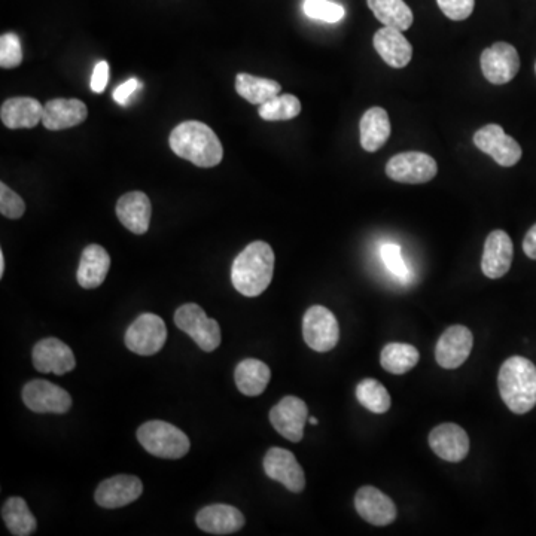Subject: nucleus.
<instances>
[{
	"mask_svg": "<svg viewBox=\"0 0 536 536\" xmlns=\"http://www.w3.org/2000/svg\"><path fill=\"white\" fill-rule=\"evenodd\" d=\"M23 62L20 38L14 33H5L0 38V66L3 69H14Z\"/></svg>",
	"mask_w": 536,
	"mask_h": 536,
	"instance_id": "obj_35",
	"label": "nucleus"
},
{
	"mask_svg": "<svg viewBox=\"0 0 536 536\" xmlns=\"http://www.w3.org/2000/svg\"><path fill=\"white\" fill-rule=\"evenodd\" d=\"M443 14L453 21L467 20L474 11L475 0H437Z\"/></svg>",
	"mask_w": 536,
	"mask_h": 536,
	"instance_id": "obj_38",
	"label": "nucleus"
},
{
	"mask_svg": "<svg viewBox=\"0 0 536 536\" xmlns=\"http://www.w3.org/2000/svg\"><path fill=\"white\" fill-rule=\"evenodd\" d=\"M23 401L35 413L65 414L72 407L69 392L47 380H32L23 389Z\"/></svg>",
	"mask_w": 536,
	"mask_h": 536,
	"instance_id": "obj_11",
	"label": "nucleus"
},
{
	"mask_svg": "<svg viewBox=\"0 0 536 536\" xmlns=\"http://www.w3.org/2000/svg\"><path fill=\"white\" fill-rule=\"evenodd\" d=\"M472 346H474V337L469 328L464 325H453L447 328L435 347L437 364L446 370L461 367L471 355Z\"/></svg>",
	"mask_w": 536,
	"mask_h": 536,
	"instance_id": "obj_14",
	"label": "nucleus"
},
{
	"mask_svg": "<svg viewBox=\"0 0 536 536\" xmlns=\"http://www.w3.org/2000/svg\"><path fill=\"white\" fill-rule=\"evenodd\" d=\"M142 492L143 484L139 478L134 475H115L99 484L94 498L99 507L114 510L137 501Z\"/></svg>",
	"mask_w": 536,
	"mask_h": 536,
	"instance_id": "obj_19",
	"label": "nucleus"
},
{
	"mask_svg": "<svg viewBox=\"0 0 536 536\" xmlns=\"http://www.w3.org/2000/svg\"><path fill=\"white\" fill-rule=\"evenodd\" d=\"M355 508L359 516L373 526H389L397 519L394 501L377 487H361L356 492Z\"/></svg>",
	"mask_w": 536,
	"mask_h": 536,
	"instance_id": "obj_16",
	"label": "nucleus"
},
{
	"mask_svg": "<svg viewBox=\"0 0 536 536\" xmlns=\"http://www.w3.org/2000/svg\"><path fill=\"white\" fill-rule=\"evenodd\" d=\"M264 471L268 478L283 484L289 492L300 493L306 487L304 469L289 450L280 447L268 450L264 458Z\"/></svg>",
	"mask_w": 536,
	"mask_h": 536,
	"instance_id": "obj_13",
	"label": "nucleus"
},
{
	"mask_svg": "<svg viewBox=\"0 0 536 536\" xmlns=\"http://www.w3.org/2000/svg\"><path fill=\"white\" fill-rule=\"evenodd\" d=\"M380 255H382L383 263L386 268L391 271L392 274L398 277H407L408 268L405 266L404 258H402V249L400 245L395 243H385L380 248Z\"/></svg>",
	"mask_w": 536,
	"mask_h": 536,
	"instance_id": "obj_37",
	"label": "nucleus"
},
{
	"mask_svg": "<svg viewBox=\"0 0 536 536\" xmlns=\"http://www.w3.org/2000/svg\"><path fill=\"white\" fill-rule=\"evenodd\" d=\"M26 212V203L5 182L0 184V213L8 219H18Z\"/></svg>",
	"mask_w": 536,
	"mask_h": 536,
	"instance_id": "obj_36",
	"label": "nucleus"
},
{
	"mask_svg": "<svg viewBox=\"0 0 536 536\" xmlns=\"http://www.w3.org/2000/svg\"><path fill=\"white\" fill-rule=\"evenodd\" d=\"M361 146L367 152H376L385 146L391 137V121L388 112L383 108H371L362 115L361 123Z\"/></svg>",
	"mask_w": 536,
	"mask_h": 536,
	"instance_id": "obj_26",
	"label": "nucleus"
},
{
	"mask_svg": "<svg viewBox=\"0 0 536 536\" xmlns=\"http://www.w3.org/2000/svg\"><path fill=\"white\" fill-rule=\"evenodd\" d=\"M167 328L163 319L154 313H143L127 330L126 346L136 355L151 356L163 349Z\"/></svg>",
	"mask_w": 536,
	"mask_h": 536,
	"instance_id": "obj_8",
	"label": "nucleus"
},
{
	"mask_svg": "<svg viewBox=\"0 0 536 536\" xmlns=\"http://www.w3.org/2000/svg\"><path fill=\"white\" fill-rule=\"evenodd\" d=\"M170 148L178 157L191 161L201 169L218 166L224 148L216 133L200 121H185L170 134Z\"/></svg>",
	"mask_w": 536,
	"mask_h": 536,
	"instance_id": "obj_1",
	"label": "nucleus"
},
{
	"mask_svg": "<svg viewBox=\"0 0 536 536\" xmlns=\"http://www.w3.org/2000/svg\"><path fill=\"white\" fill-rule=\"evenodd\" d=\"M374 48L386 65L402 69L413 59V47L401 30L394 27H383L377 30L373 39Z\"/></svg>",
	"mask_w": 536,
	"mask_h": 536,
	"instance_id": "obj_22",
	"label": "nucleus"
},
{
	"mask_svg": "<svg viewBox=\"0 0 536 536\" xmlns=\"http://www.w3.org/2000/svg\"><path fill=\"white\" fill-rule=\"evenodd\" d=\"M301 112V102L292 94H282V96L273 97L264 105L260 106V117L263 120L270 121H289L298 117Z\"/></svg>",
	"mask_w": 536,
	"mask_h": 536,
	"instance_id": "obj_33",
	"label": "nucleus"
},
{
	"mask_svg": "<svg viewBox=\"0 0 536 536\" xmlns=\"http://www.w3.org/2000/svg\"><path fill=\"white\" fill-rule=\"evenodd\" d=\"M236 91L240 97L252 105H264L273 97L279 96L282 85L273 79L258 78L249 73H239L236 78Z\"/></svg>",
	"mask_w": 536,
	"mask_h": 536,
	"instance_id": "obj_29",
	"label": "nucleus"
},
{
	"mask_svg": "<svg viewBox=\"0 0 536 536\" xmlns=\"http://www.w3.org/2000/svg\"><path fill=\"white\" fill-rule=\"evenodd\" d=\"M523 251L531 260H536V224L526 234L523 240Z\"/></svg>",
	"mask_w": 536,
	"mask_h": 536,
	"instance_id": "obj_41",
	"label": "nucleus"
},
{
	"mask_svg": "<svg viewBox=\"0 0 536 536\" xmlns=\"http://www.w3.org/2000/svg\"><path fill=\"white\" fill-rule=\"evenodd\" d=\"M309 419L306 402L297 397H285L277 402L270 411L273 428L292 443L303 440L304 426Z\"/></svg>",
	"mask_w": 536,
	"mask_h": 536,
	"instance_id": "obj_12",
	"label": "nucleus"
},
{
	"mask_svg": "<svg viewBox=\"0 0 536 536\" xmlns=\"http://www.w3.org/2000/svg\"><path fill=\"white\" fill-rule=\"evenodd\" d=\"M303 9L307 17L327 23H338L346 14L343 6L331 0H304Z\"/></svg>",
	"mask_w": 536,
	"mask_h": 536,
	"instance_id": "obj_34",
	"label": "nucleus"
},
{
	"mask_svg": "<svg viewBox=\"0 0 536 536\" xmlns=\"http://www.w3.org/2000/svg\"><path fill=\"white\" fill-rule=\"evenodd\" d=\"M429 446L438 458L455 464L467 458L469 437L467 431L456 423H443L432 429Z\"/></svg>",
	"mask_w": 536,
	"mask_h": 536,
	"instance_id": "obj_17",
	"label": "nucleus"
},
{
	"mask_svg": "<svg viewBox=\"0 0 536 536\" xmlns=\"http://www.w3.org/2000/svg\"><path fill=\"white\" fill-rule=\"evenodd\" d=\"M33 365L39 373L63 376L76 367L72 349L59 338H44L36 343L32 353Z\"/></svg>",
	"mask_w": 536,
	"mask_h": 536,
	"instance_id": "obj_15",
	"label": "nucleus"
},
{
	"mask_svg": "<svg viewBox=\"0 0 536 536\" xmlns=\"http://www.w3.org/2000/svg\"><path fill=\"white\" fill-rule=\"evenodd\" d=\"M419 359V350L411 344L389 343L383 347L380 364L388 373L401 376L413 370Z\"/></svg>",
	"mask_w": 536,
	"mask_h": 536,
	"instance_id": "obj_31",
	"label": "nucleus"
},
{
	"mask_svg": "<svg viewBox=\"0 0 536 536\" xmlns=\"http://www.w3.org/2000/svg\"><path fill=\"white\" fill-rule=\"evenodd\" d=\"M3 273H5V255L0 251V277H3Z\"/></svg>",
	"mask_w": 536,
	"mask_h": 536,
	"instance_id": "obj_42",
	"label": "nucleus"
},
{
	"mask_svg": "<svg viewBox=\"0 0 536 536\" xmlns=\"http://www.w3.org/2000/svg\"><path fill=\"white\" fill-rule=\"evenodd\" d=\"M270 379V368L258 359H245L237 365L236 371H234L237 388L246 397H258V395L263 394Z\"/></svg>",
	"mask_w": 536,
	"mask_h": 536,
	"instance_id": "obj_27",
	"label": "nucleus"
},
{
	"mask_svg": "<svg viewBox=\"0 0 536 536\" xmlns=\"http://www.w3.org/2000/svg\"><path fill=\"white\" fill-rule=\"evenodd\" d=\"M142 87V84H140L139 79L132 78L129 79V81L124 82V84H121L120 87L117 88V90L114 91V100L117 103H120V105H129L130 99H132V96L134 93H136L139 88Z\"/></svg>",
	"mask_w": 536,
	"mask_h": 536,
	"instance_id": "obj_40",
	"label": "nucleus"
},
{
	"mask_svg": "<svg viewBox=\"0 0 536 536\" xmlns=\"http://www.w3.org/2000/svg\"><path fill=\"white\" fill-rule=\"evenodd\" d=\"M367 3L374 17L386 27H394L404 32L413 24V11L404 0H367Z\"/></svg>",
	"mask_w": 536,
	"mask_h": 536,
	"instance_id": "obj_30",
	"label": "nucleus"
},
{
	"mask_svg": "<svg viewBox=\"0 0 536 536\" xmlns=\"http://www.w3.org/2000/svg\"><path fill=\"white\" fill-rule=\"evenodd\" d=\"M437 173V161L425 152H401L386 164V175L400 184H426L431 182Z\"/></svg>",
	"mask_w": 536,
	"mask_h": 536,
	"instance_id": "obj_6",
	"label": "nucleus"
},
{
	"mask_svg": "<svg viewBox=\"0 0 536 536\" xmlns=\"http://www.w3.org/2000/svg\"><path fill=\"white\" fill-rule=\"evenodd\" d=\"M481 72L493 85L513 81L520 70V57L516 48L507 42H496L481 53Z\"/></svg>",
	"mask_w": 536,
	"mask_h": 536,
	"instance_id": "obj_10",
	"label": "nucleus"
},
{
	"mask_svg": "<svg viewBox=\"0 0 536 536\" xmlns=\"http://www.w3.org/2000/svg\"><path fill=\"white\" fill-rule=\"evenodd\" d=\"M474 145L502 167L516 166L523 154L517 140L508 136L498 124H487L475 132Z\"/></svg>",
	"mask_w": 536,
	"mask_h": 536,
	"instance_id": "obj_9",
	"label": "nucleus"
},
{
	"mask_svg": "<svg viewBox=\"0 0 536 536\" xmlns=\"http://www.w3.org/2000/svg\"><path fill=\"white\" fill-rule=\"evenodd\" d=\"M137 440L146 452L161 459H181L190 452V438L172 423L151 420L137 429Z\"/></svg>",
	"mask_w": 536,
	"mask_h": 536,
	"instance_id": "obj_4",
	"label": "nucleus"
},
{
	"mask_svg": "<svg viewBox=\"0 0 536 536\" xmlns=\"http://www.w3.org/2000/svg\"><path fill=\"white\" fill-rule=\"evenodd\" d=\"M309 422L312 423V425H318L319 420L316 419V417H309Z\"/></svg>",
	"mask_w": 536,
	"mask_h": 536,
	"instance_id": "obj_43",
	"label": "nucleus"
},
{
	"mask_svg": "<svg viewBox=\"0 0 536 536\" xmlns=\"http://www.w3.org/2000/svg\"><path fill=\"white\" fill-rule=\"evenodd\" d=\"M175 324L179 330L190 335L203 352H213L221 344V327L210 319L199 304L188 303L175 313Z\"/></svg>",
	"mask_w": 536,
	"mask_h": 536,
	"instance_id": "obj_5",
	"label": "nucleus"
},
{
	"mask_svg": "<svg viewBox=\"0 0 536 536\" xmlns=\"http://www.w3.org/2000/svg\"><path fill=\"white\" fill-rule=\"evenodd\" d=\"M356 398L362 407L371 413L383 414L389 411L392 401L385 386L376 379H364L356 386Z\"/></svg>",
	"mask_w": 536,
	"mask_h": 536,
	"instance_id": "obj_32",
	"label": "nucleus"
},
{
	"mask_svg": "<svg viewBox=\"0 0 536 536\" xmlns=\"http://www.w3.org/2000/svg\"><path fill=\"white\" fill-rule=\"evenodd\" d=\"M196 523L206 534L231 535L236 534L245 526V516L236 507L215 504L199 511Z\"/></svg>",
	"mask_w": 536,
	"mask_h": 536,
	"instance_id": "obj_20",
	"label": "nucleus"
},
{
	"mask_svg": "<svg viewBox=\"0 0 536 536\" xmlns=\"http://www.w3.org/2000/svg\"><path fill=\"white\" fill-rule=\"evenodd\" d=\"M109 82V65L108 62H99L93 70V76H91V90L94 93H103L108 87Z\"/></svg>",
	"mask_w": 536,
	"mask_h": 536,
	"instance_id": "obj_39",
	"label": "nucleus"
},
{
	"mask_svg": "<svg viewBox=\"0 0 536 536\" xmlns=\"http://www.w3.org/2000/svg\"><path fill=\"white\" fill-rule=\"evenodd\" d=\"M502 401L516 414H526L536 405V367L523 356H511L498 376Z\"/></svg>",
	"mask_w": 536,
	"mask_h": 536,
	"instance_id": "obj_3",
	"label": "nucleus"
},
{
	"mask_svg": "<svg viewBox=\"0 0 536 536\" xmlns=\"http://www.w3.org/2000/svg\"><path fill=\"white\" fill-rule=\"evenodd\" d=\"M0 118L8 129H33L44 118V106L33 97H14L3 102Z\"/></svg>",
	"mask_w": 536,
	"mask_h": 536,
	"instance_id": "obj_23",
	"label": "nucleus"
},
{
	"mask_svg": "<svg viewBox=\"0 0 536 536\" xmlns=\"http://www.w3.org/2000/svg\"><path fill=\"white\" fill-rule=\"evenodd\" d=\"M535 70H536V65H535Z\"/></svg>",
	"mask_w": 536,
	"mask_h": 536,
	"instance_id": "obj_44",
	"label": "nucleus"
},
{
	"mask_svg": "<svg viewBox=\"0 0 536 536\" xmlns=\"http://www.w3.org/2000/svg\"><path fill=\"white\" fill-rule=\"evenodd\" d=\"M151 201L142 191L124 194L117 203V216L121 224L133 234H145L151 224Z\"/></svg>",
	"mask_w": 536,
	"mask_h": 536,
	"instance_id": "obj_24",
	"label": "nucleus"
},
{
	"mask_svg": "<svg viewBox=\"0 0 536 536\" xmlns=\"http://www.w3.org/2000/svg\"><path fill=\"white\" fill-rule=\"evenodd\" d=\"M303 337L316 352H330L340 340V327L334 313L324 306H313L303 318Z\"/></svg>",
	"mask_w": 536,
	"mask_h": 536,
	"instance_id": "obj_7",
	"label": "nucleus"
},
{
	"mask_svg": "<svg viewBox=\"0 0 536 536\" xmlns=\"http://www.w3.org/2000/svg\"><path fill=\"white\" fill-rule=\"evenodd\" d=\"M111 268V257L100 245H88L82 252L76 280L85 289H96L105 282Z\"/></svg>",
	"mask_w": 536,
	"mask_h": 536,
	"instance_id": "obj_25",
	"label": "nucleus"
},
{
	"mask_svg": "<svg viewBox=\"0 0 536 536\" xmlns=\"http://www.w3.org/2000/svg\"><path fill=\"white\" fill-rule=\"evenodd\" d=\"M88 117L87 105L78 99H54L45 103L42 124L45 129L59 132L84 123Z\"/></svg>",
	"mask_w": 536,
	"mask_h": 536,
	"instance_id": "obj_21",
	"label": "nucleus"
},
{
	"mask_svg": "<svg viewBox=\"0 0 536 536\" xmlns=\"http://www.w3.org/2000/svg\"><path fill=\"white\" fill-rule=\"evenodd\" d=\"M2 519L8 531L15 536L33 535L38 529V522L29 510V505L18 496H12L5 502L2 508Z\"/></svg>",
	"mask_w": 536,
	"mask_h": 536,
	"instance_id": "obj_28",
	"label": "nucleus"
},
{
	"mask_svg": "<svg viewBox=\"0 0 536 536\" xmlns=\"http://www.w3.org/2000/svg\"><path fill=\"white\" fill-rule=\"evenodd\" d=\"M274 273V252L266 242L246 246L231 266V282L245 297H258L270 286Z\"/></svg>",
	"mask_w": 536,
	"mask_h": 536,
	"instance_id": "obj_2",
	"label": "nucleus"
},
{
	"mask_svg": "<svg viewBox=\"0 0 536 536\" xmlns=\"http://www.w3.org/2000/svg\"><path fill=\"white\" fill-rule=\"evenodd\" d=\"M513 257L514 246L511 237L502 230L492 231L484 243L481 271L489 279H501L510 271Z\"/></svg>",
	"mask_w": 536,
	"mask_h": 536,
	"instance_id": "obj_18",
	"label": "nucleus"
}]
</instances>
